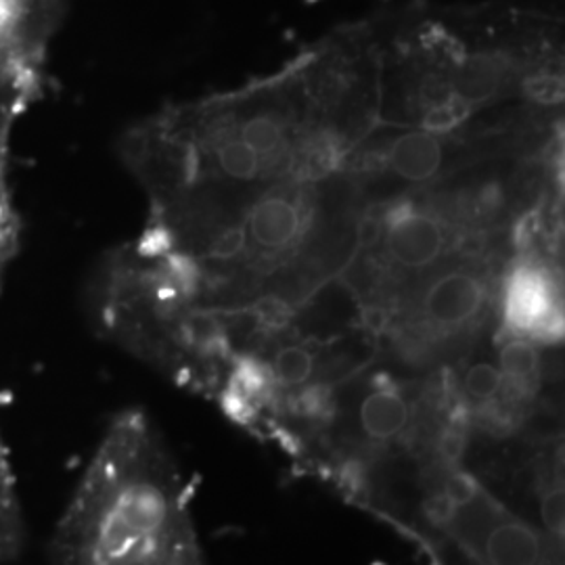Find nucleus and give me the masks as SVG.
Returning a JSON list of instances; mask_svg holds the SVG:
<instances>
[{"instance_id": "1", "label": "nucleus", "mask_w": 565, "mask_h": 565, "mask_svg": "<svg viewBox=\"0 0 565 565\" xmlns=\"http://www.w3.org/2000/svg\"><path fill=\"white\" fill-rule=\"evenodd\" d=\"M422 518L429 534L452 541L480 565H564V546L509 511L471 471H452L440 494L424 488Z\"/></svg>"}, {"instance_id": "2", "label": "nucleus", "mask_w": 565, "mask_h": 565, "mask_svg": "<svg viewBox=\"0 0 565 565\" xmlns=\"http://www.w3.org/2000/svg\"><path fill=\"white\" fill-rule=\"evenodd\" d=\"M488 306L490 289L484 277L469 268L448 270L427 282L406 310L398 338L417 354L425 348H445L471 335L484 321Z\"/></svg>"}, {"instance_id": "3", "label": "nucleus", "mask_w": 565, "mask_h": 565, "mask_svg": "<svg viewBox=\"0 0 565 565\" xmlns=\"http://www.w3.org/2000/svg\"><path fill=\"white\" fill-rule=\"evenodd\" d=\"M503 319L509 335L557 343L564 335V306L555 279L534 264L518 266L505 285Z\"/></svg>"}, {"instance_id": "4", "label": "nucleus", "mask_w": 565, "mask_h": 565, "mask_svg": "<svg viewBox=\"0 0 565 565\" xmlns=\"http://www.w3.org/2000/svg\"><path fill=\"white\" fill-rule=\"evenodd\" d=\"M42 74L0 60V264L18 252L20 221L9 193V145L15 121L41 93Z\"/></svg>"}, {"instance_id": "5", "label": "nucleus", "mask_w": 565, "mask_h": 565, "mask_svg": "<svg viewBox=\"0 0 565 565\" xmlns=\"http://www.w3.org/2000/svg\"><path fill=\"white\" fill-rule=\"evenodd\" d=\"M61 0H0V60L42 74Z\"/></svg>"}, {"instance_id": "6", "label": "nucleus", "mask_w": 565, "mask_h": 565, "mask_svg": "<svg viewBox=\"0 0 565 565\" xmlns=\"http://www.w3.org/2000/svg\"><path fill=\"white\" fill-rule=\"evenodd\" d=\"M382 237L390 260L404 270H424L438 263L448 245L440 221L408 203L387 212Z\"/></svg>"}, {"instance_id": "7", "label": "nucleus", "mask_w": 565, "mask_h": 565, "mask_svg": "<svg viewBox=\"0 0 565 565\" xmlns=\"http://www.w3.org/2000/svg\"><path fill=\"white\" fill-rule=\"evenodd\" d=\"M243 228L252 245L264 256L273 258L300 239L302 210L287 195H268L252 207Z\"/></svg>"}, {"instance_id": "8", "label": "nucleus", "mask_w": 565, "mask_h": 565, "mask_svg": "<svg viewBox=\"0 0 565 565\" xmlns=\"http://www.w3.org/2000/svg\"><path fill=\"white\" fill-rule=\"evenodd\" d=\"M445 162V145L438 135L427 130H413L394 139L387 151L390 168L406 182L434 179Z\"/></svg>"}, {"instance_id": "9", "label": "nucleus", "mask_w": 565, "mask_h": 565, "mask_svg": "<svg viewBox=\"0 0 565 565\" xmlns=\"http://www.w3.org/2000/svg\"><path fill=\"white\" fill-rule=\"evenodd\" d=\"M264 363L273 375L279 398L281 394L291 396L308 385L323 384V382H317L319 356L308 343H281L279 348H275L273 356Z\"/></svg>"}, {"instance_id": "10", "label": "nucleus", "mask_w": 565, "mask_h": 565, "mask_svg": "<svg viewBox=\"0 0 565 565\" xmlns=\"http://www.w3.org/2000/svg\"><path fill=\"white\" fill-rule=\"evenodd\" d=\"M239 139H242L263 162H273V158H279L287 145V130L285 121L270 111H254L252 116H245L239 126Z\"/></svg>"}, {"instance_id": "11", "label": "nucleus", "mask_w": 565, "mask_h": 565, "mask_svg": "<svg viewBox=\"0 0 565 565\" xmlns=\"http://www.w3.org/2000/svg\"><path fill=\"white\" fill-rule=\"evenodd\" d=\"M338 162H340L338 142H312V147L306 151V160H303L302 166L303 177L321 179L324 174H329L331 170H335Z\"/></svg>"}, {"instance_id": "12", "label": "nucleus", "mask_w": 565, "mask_h": 565, "mask_svg": "<svg viewBox=\"0 0 565 565\" xmlns=\"http://www.w3.org/2000/svg\"><path fill=\"white\" fill-rule=\"evenodd\" d=\"M425 548L434 555V562L438 565H480L473 557H469L463 548L455 545L445 536H425Z\"/></svg>"}, {"instance_id": "13", "label": "nucleus", "mask_w": 565, "mask_h": 565, "mask_svg": "<svg viewBox=\"0 0 565 565\" xmlns=\"http://www.w3.org/2000/svg\"><path fill=\"white\" fill-rule=\"evenodd\" d=\"M463 114L465 105L463 103L457 102V99L440 103L438 107H434V109H429V111H427V116H425L424 120V130H427V132H434V135H438V132H446V130L455 128V126L461 121Z\"/></svg>"}, {"instance_id": "14", "label": "nucleus", "mask_w": 565, "mask_h": 565, "mask_svg": "<svg viewBox=\"0 0 565 565\" xmlns=\"http://www.w3.org/2000/svg\"><path fill=\"white\" fill-rule=\"evenodd\" d=\"M382 233H384L382 223H377L373 218H366L361 224V228H359V242H361V245H375V243L380 242Z\"/></svg>"}, {"instance_id": "15", "label": "nucleus", "mask_w": 565, "mask_h": 565, "mask_svg": "<svg viewBox=\"0 0 565 565\" xmlns=\"http://www.w3.org/2000/svg\"><path fill=\"white\" fill-rule=\"evenodd\" d=\"M2 273H4V266L0 264V281H2Z\"/></svg>"}]
</instances>
